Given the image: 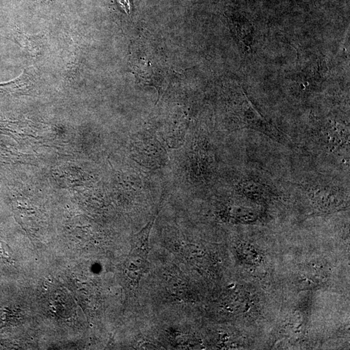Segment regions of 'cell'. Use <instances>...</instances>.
I'll list each match as a JSON object with an SVG mask.
<instances>
[{
    "instance_id": "cell-2",
    "label": "cell",
    "mask_w": 350,
    "mask_h": 350,
    "mask_svg": "<svg viewBox=\"0 0 350 350\" xmlns=\"http://www.w3.org/2000/svg\"><path fill=\"white\" fill-rule=\"evenodd\" d=\"M32 73L29 69L24 70L20 76L12 82L0 84L2 92L15 93L30 88L34 82Z\"/></svg>"
},
{
    "instance_id": "cell-3",
    "label": "cell",
    "mask_w": 350,
    "mask_h": 350,
    "mask_svg": "<svg viewBox=\"0 0 350 350\" xmlns=\"http://www.w3.org/2000/svg\"><path fill=\"white\" fill-rule=\"evenodd\" d=\"M118 3L121 5L122 8H124V12L128 14L130 10V6L129 0H118Z\"/></svg>"
},
{
    "instance_id": "cell-1",
    "label": "cell",
    "mask_w": 350,
    "mask_h": 350,
    "mask_svg": "<svg viewBox=\"0 0 350 350\" xmlns=\"http://www.w3.org/2000/svg\"><path fill=\"white\" fill-rule=\"evenodd\" d=\"M154 222L155 218H153L134 236L130 256L126 264L124 274L126 282L134 290L138 286L140 281L148 269L150 236Z\"/></svg>"
}]
</instances>
